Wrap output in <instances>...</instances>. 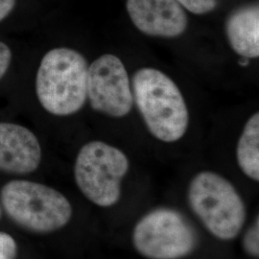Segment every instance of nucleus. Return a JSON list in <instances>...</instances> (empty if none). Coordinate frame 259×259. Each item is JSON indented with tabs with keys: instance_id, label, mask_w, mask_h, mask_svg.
<instances>
[{
	"instance_id": "obj_2",
	"label": "nucleus",
	"mask_w": 259,
	"mask_h": 259,
	"mask_svg": "<svg viewBox=\"0 0 259 259\" xmlns=\"http://www.w3.org/2000/svg\"><path fill=\"white\" fill-rule=\"evenodd\" d=\"M89 64L80 52L58 47L44 56L36 77V93L41 107L56 116L80 111L88 100Z\"/></svg>"
},
{
	"instance_id": "obj_7",
	"label": "nucleus",
	"mask_w": 259,
	"mask_h": 259,
	"mask_svg": "<svg viewBox=\"0 0 259 259\" xmlns=\"http://www.w3.org/2000/svg\"><path fill=\"white\" fill-rule=\"evenodd\" d=\"M88 99L97 112L120 118L134 105L132 83L120 58L105 54L89 65Z\"/></svg>"
},
{
	"instance_id": "obj_6",
	"label": "nucleus",
	"mask_w": 259,
	"mask_h": 259,
	"mask_svg": "<svg viewBox=\"0 0 259 259\" xmlns=\"http://www.w3.org/2000/svg\"><path fill=\"white\" fill-rule=\"evenodd\" d=\"M129 169V158L123 151L94 140L85 143L76 157L75 182L90 202L111 207L120 200L121 185Z\"/></svg>"
},
{
	"instance_id": "obj_10",
	"label": "nucleus",
	"mask_w": 259,
	"mask_h": 259,
	"mask_svg": "<svg viewBox=\"0 0 259 259\" xmlns=\"http://www.w3.org/2000/svg\"><path fill=\"white\" fill-rule=\"evenodd\" d=\"M226 34L232 50L242 58L259 56L258 4L233 11L226 22Z\"/></svg>"
},
{
	"instance_id": "obj_9",
	"label": "nucleus",
	"mask_w": 259,
	"mask_h": 259,
	"mask_svg": "<svg viewBox=\"0 0 259 259\" xmlns=\"http://www.w3.org/2000/svg\"><path fill=\"white\" fill-rule=\"evenodd\" d=\"M40 161V144L33 132L19 124L0 122V172L33 173Z\"/></svg>"
},
{
	"instance_id": "obj_11",
	"label": "nucleus",
	"mask_w": 259,
	"mask_h": 259,
	"mask_svg": "<svg viewBox=\"0 0 259 259\" xmlns=\"http://www.w3.org/2000/svg\"><path fill=\"white\" fill-rule=\"evenodd\" d=\"M236 160L242 173L251 181H259V113L247 120L236 147Z\"/></svg>"
},
{
	"instance_id": "obj_18",
	"label": "nucleus",
	"mask_w": 259,
	"mask_h": 259,
	"mask_svg": "<svg viewBox=\"0 0 259 259\" xmlns=\"http://www.w3.org/2000/svg\"><path fill=\"white\" fill-rule=\"evenodd\" d=\"M0 217H1V206H0Z\"/></svg>"
},
{
	"instance_id": "obj_1",
	"label": "nucleus",
	"mask_w": 259,
	"mask_h": 259,
	"mask_svg": "<svg viewBox=\"0 0 259 259\" xmlns=\"http://www.w3.org/2000/svg\"><path fill=\"white\" fill-rule=\"evenodd\" d=\"M131 83L134 101L149 133L165 143L183 139L188 129L189 112L177 83L153 67L137 70Z\"/></svg>"
},
{
	"instance_id": "obj_5",
	"label": "nucleus",
	"mask_w": 259,
	"mask_h": 259,
	"mask_svg": "<svg viewBox=\"0 0 259 259\" xmlns=\"http://www.w3.org/2000/svg\"><path fill=\"white\" fill-rule=\"evenodd\" d=\"M132 243L146 259H183L197 250L200 238L181 211L161 206L144 214L135 225Z\"/></svg>"
},
{
	"instance_id": "obj_17",
	"label": "nucleus",
	"mask_w": 259,
	"mask_h": 259,
	"mask_svg": "<svg viewBox=\"0 0 259 259\" xmlns=\"http://www.w3.org/2000/svg\"><path fill=\"white\" fill-rule=\"evenodd\" d=\"M239 65L242 66H246V65H249V59H246V58H242L239 62Z\"/></svg>"
},
{
	"instance_id": "obj_13",
	"label": "nucleus",
	"mask_w": 259,
	"mask_h": 259,
	"mask_svg": "<svg viewBox=\"0 0 259 259\" xmlns=\"http://www.w3.org/2000/svg\"><path fill=\"white\" fill-rule=\"evenodd\" d=\"M188 12L195 15H204L212 12L218 5L217 0H176Z\"/></svg>"
},
{
	"instance_id": "obj_8",
	"label": "nucleus",
	"mask_w": 259,
	"mask_h": 259,
	"mask_svg": "<svg viewBox=\"0 0 259 259\" xmlns=\"http://www.w3.org/2000/svg\"><path fill=\"white\" fill-rule=\"evenodd\" d=\"M126 8L134 25L150 37H180L188 26L185 9L176 0H127Z\"/></svg>"
},
{
	"instance_id": "obj_3",
	"label": "nucleus",
	"mask_w": 259,
	"mask_h": 259,
	"mask_svg": "<svg viewBox=\"0 0 259 259\" xmlns=\"http://www.w3.org/2000/svg\"><path fill=\"white\" fill-rule=\"evenodd\" d=\"M188 204L204 229L216 239L234 240L247 220V207L232 183L213 171H202L190 181Z\"/></svg>"
},
{
	"instance_id": "obj_4",
	"label": "nucleus",
	"mask_w": 259,
	"mask_h": 259,
	"mask_svg": "<svg viewBox=\"0 0 259 259\" xmlns=\"http://www.w3.org/2000/svg\"><path fill=\"white\" fill-rule=\"evenodd\" d=\"M0 202L11 220L36 233H50L65 228L73 214L65 195L48 185L24 180L4 185Z\"/></svg>"
},
{
	"instance_id": "obj_15",
	"label": "nucleus",
	"mask_w": 259,
	"mask_h": 259,
	"mask_svg": "<svg viewBox=\"0 0 259 259\" xmlns=\"http://www.w3.org/2000/svg\"><path fill=\"white\" fill-rule=\"evenodd\" d=\"M12 62V51L10 47L0 41V80L6 74Z\"/></svg>"
},
{
	"instance_id": "obj_16",
	"label": "nucleus",
	"mask_w": 259,
	"mask_h": 259,
	"mask_svg": "<svg viewBox=\"0 0 259 259\" xmlns=\"http://www.w3.org/2000/svg\"><path fill=\"white\" fill-rule=\"evenodd\" d=\"M17 0H0V21L7 18L16 6Z\"/></svg>"
},
{
	"instance_id": "obj_14",
	"label": "nucleus",
	"mask_w": 259,
	"mask_h": 259,
	"mask_svg": "<svg viewBox=\"0 0 259 259\" xmlns=\"http://www.w3.org/2000/svg\"><path fill=\"white\" fill-rule=\"evenodd\" d=\"M17 250L15 239L8 233L0 232V259H16Z\"/></svg>"
},
{
	"instance_id": "obj_12",
	"label": "nucleus",
	"mask_w": 259,
	"mask_h": 259,
	"mask_svg": "<svg viewBox=\"0 0 259 259\" xmlns=\"http://www.w3.org/2000/svg\"><path fill=\"white\" fill-rule=\"evenodd\" d=\"M243 248L253 258L259 256V221L258 217L245 232L243 237Z\"/></svg>"
}]
</instances>
